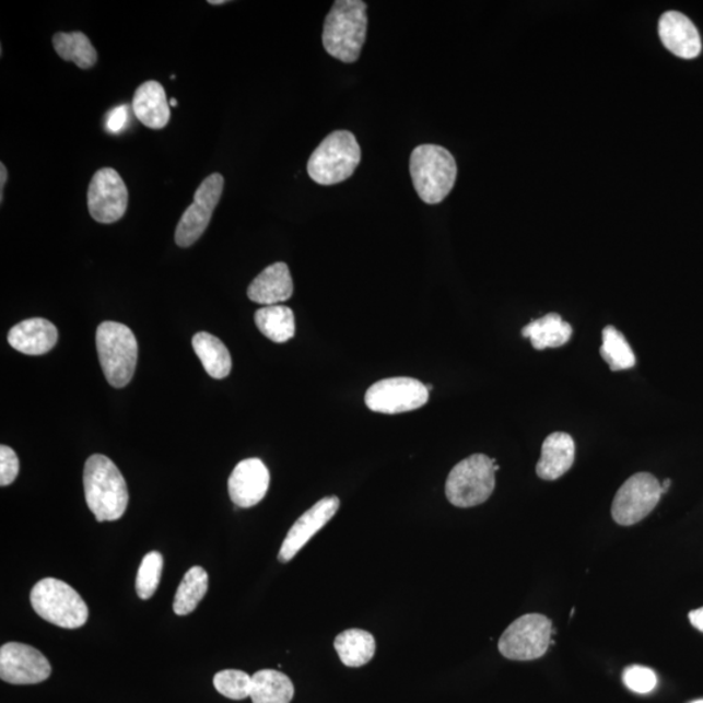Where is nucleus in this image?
<instances>
[{
	"label": "nucleus",
	"mask_w": 703,
	"mask_h": 703,
	"mask_svg": "<svg viewBox=\"0 0 703 703\" xmlns=\"http://www.w3.org/2000/svg\"><path fill=\"white\" fill-rule=\"evenodd\" d=\"M415 192L427 204L441 203L455 187L457 166L454 155L440 145H420L411 155Z\"/></svg>",
	"instance_id": "nucleus-3"
},
{
	"label": "nucleus",
	"mask_w": 703,
	"mask_h": 703,
	"mask_svg": "<svg viewBox=\"0 0 703 703\" xmlns=\"http://www.w3.org/2000/svg\"><path fill=\"white\" fill-rule=\"evenodd\" d=\"M270 484L268 467L257 457L237 464L230 476L229 493L231 501L241 508L257 506L266 494Z\"/></svg>",
	"instance_id": "nucleus-15"
},
{
	"label": "nucleus",
	"mask_w": 703,
	"mask_h": 703,
	"mask_svg": "<svg viewBox=\"0 0 703 703\" xmlns=\"http://www.w3.org/2000/svg\"><path fill=\"white\" fill-rule=\"evenodd\" d=\"M691 703H703V700L693 701Z\"/></svg>",
	"instance_id": "nucleus-40"
},
{
	"label": "nucleus",
	"mask_w": 703,
	"mask_h": 703,
	"mask_svg": "<svg viewBox=\"0 0 703 703\" xmlns=\"http://www.w3.org/2000/svg\"><path fill=\"white\" fill-rule=\"evenodd\" d=\"M52 44L61 59L73 61L81 70H89L97 63L98 54L84 33H57Z\"/></svg>",
	"instance_id": "nucleus-26"
},
{
	"label": "nucleus",
	"mask_w": 703,
	"mask_h": 703,
	"mask_svg": "<svg viewBox=\"0 0 703 703\" xmlns=\"http://www.w3.org/2000/svg\"><path fill=\"white\" fill-rule=\"evenodd\" d=\"M7 181V168L4 166V163L0 165V202H3L4 198V186Z\"/></svg>",
	"instance_id": "nucleus-35"
},
{
	"label": "nucleus",
	"mask_w": 703,
	"mask_h": 703,
	"mask_svg": "<svg viewBox=\"0 0 703 703\" xmlns=\"http://www.w3.org/2000/svg\"><path fill=\"white\" fill-rule=\"evenodd\" d=\"M361 162V148L354 134L336 131L314 150L308 173L320 186H336L353 175Z\"/></svg>",
	"instance_id": "nucleus-6"
},
{
	"label": "nucleus",
	"mask_w": 703,
	"mask_h": 703,
	"mask_svg": "<svg viewBox=\"0 0 703 703\" xmlns=\"http://www.w3.org/2000/svg\"><path fill=\"white\" fill-rule=\"evenodd\" d=\"M333 647L347 667H363L374 658L375 640L363 630H348L338 634Z\"/></svg>",
	"instance_id": "nucleus-25"
},
{
	"label": "nucleus",
	"mask_w": 703,
	"mask_h": 703,
	"mask_svg": "<svg viewBox=\"0 0 703 703\" xmlns=\"http://www.w3.org/2000/svg\"><path fill=\"white\" fill-rule=\"evenodd\" d=\"M295 694L289 676L277 670H261L251 676L250 699L254 703H291Z\"/></svg>",
	"instance_id": "nucleus-22"
},
{
	"label": "nucleus",
	"mask_w": 703,
	"mask_h": 703,
	"mask_svg": "<svg viewBox=\"0 0 703 703\" xmlns=\"http://www.w3.org/2000/svg\"><path fill=\"white\" fill-rule=\"evenodd\" d=\"M209 3L216 5V4H224L225 2H224V0H218V2H215V0H210Z\"/></svg>",
	"instance_id": "nucleus-37"
},
{
	"label": "nucleus",
	"mask_w": 703,
	"mask_h": 703,
	"mask_svg": "<svg viewBox=\"0 0 703 703\" xmlns=\"http://www.w3.org/2000/svg\"><path fill=\"white\" fill-rule=\"evenodd\" d=\"M97 351L105 377L113 387H126L132 380L138 365L139 345L129 327L104 323L97 330Z\"/></svg>",
	"instance_id": "nucleus-5"
},
{
	"label": "nucleus",
	"mask_w": 703,
	"mask_h": 703,
	"mask_svg": "<svg viewBox=\"0 0 703 703\" xmlns=\"http://www.w3.org/2000/svg\"><path fill=\"white\" fill-rule=\"evenodd\" d=\"M623 681L628 689L638 694L651 693L658 684L657 675L652 668L643 666L628 667L623 673Z\"/></svg>",
	"instance_id": "nucleus-31"
},
{
	"label": "nucleus",
	"mask_w": 703,
	"mask_h": 703,
	"mask_svg": "<svg viewBox=\"0 0 703 703\" xmlns=\"http://www.w3.org/2000/svg\"><path fill=\"white\" fill-rule=\"evenodd\" d=\"M214 687L224 698L242 701L250 698L251 676L241 670H224L214 676Z\"/></svg>",
	"instance_id": "nucleus-30"
},
{
	"label": "nucleus",
	"mask_w": 703,
	"mask_h": 703,
	"mask_svg": "<svg viewBox=\"0 0 703 703\" xmlns=\"http://www.w3.org/2000/svg\"><path fill=\"white\" fill-rule=\"evenodd\" d=\"M31 604L37 616L66 630L83 626L89 618L85 600L72 586L57 578H44L34 585Z\"/></svg>",
	"instance_id": "nucleus-7"
},
{
	"label": "nucleus",
	"mask_w": 703,
	"mask_h": 703,
	"mask_svg": "<svg viewBox=\"0 0 703 703\" xmlns=\"http://www.w3.org/2000/svg\"><path fill=\"white\" fill-rule=\"evenodd\" d=\"M339 507L340 501L338 496H326L324 500L314 504L311 509L306 511L302 517H298V520L293 524L289 535H286L281 551H279V561L282 563L291 562L292 559L298 554V551L302 550L327 523H330L331 518L337 515Z\"/></svg>",
	"instance_id": "nucleus-14"
},
{
	"label": "nucleus",
	"mask_w": 703,
	"mask_h": 703,
	"mask_svg": "<svg viewBox=\"0 0 703 703\" xmlns=\"http://www.w3.org/2000/svg\"><path fill=\"white\" fill-rule=\"evenodd\" d=\"M670 487H671V480H666L664 484H661V491H664V494L667 493Z\"/></svg>",
	"instance_id": "nucleus-36"
},
{
	"label": "nucleus",
	"mask_w": 703,
	"mask_h": 703,
	"mask_svg": "<svg viewBox=\"0 0 703 703\" xmlns=\"http://www.w3.org/2000/svg\"><path fill=\"white\" fill-rule=\"evenodd\" d=\"M132 110L143 126L152 129L165 128L171 119L165 87L159 81H147L140 85L134 93Z\"/></svg>",
	"instance_id": "nucleus-20"
},
{
	"label": "nucleus",
	"mask_w": 703,
	"mask_h": 703,
	"mask_svg": "<svg viewBox=\"0 0 703 703\" xmlns=\"http://www.w3.org/2000/svg\"><path fill=\"white\" fill-rule=\"evenodd\" d=\"M689 620H691L692 625L695 630L703 632V607L699 610H693L689 612Z\"/></svg>",
	"instance_id": "nucleus-34"
},
{
	"label": "nucleus",
	"mask_w": 703,
	"mask_h": 703,
	"mask_svg": "<svg viewBox=\"0 0 703 703\" xmlns=\"http://www.w3.org/2000/svg\"><path fill=\"white\" fill-rule=\"evenodd\" d=\"M659 36L667 50L682 59L698 58L702 50L701 37L695 25L680 12H666L660 17Z\"/></svg>",
	"instance_id": "nucleus-16"
},
{
	"label": "nucleus",
	"mask_w": 703,
	"mask_h": 703,
	"mask_svg": "<svg viewBox=\"0 0 703 703\" xmlns=\"http://www.w3.org/2000/svg\"><path fill=\"white\" fill-rule=\"evenodd\" d=\"M255 320L258 330L274 343H285L295 337V314L289 306H263L256 312Z\"/></svg>",
	"instance_id": "nucleus-24"
},
{
	"label": "nucleus",
	"mask_w": 703,
	"mask_h": 703,
	"mask_svg": "<svg viewBox=\"0 0 703 703\" xmlns=\"http://www.w3.org/2000/svg\"><path fill=\"white\" fill-rule=\"evenodd\" d=\"M19 459L15 450L9 446L0 447V484L9 487L19 474Z\"/></svg>",
	"instance_id": "nucleus-32"
},
{
	"label": "nucleus",
	"mask_w": 703,
	"mask_h": 703,
	"mask_svg": "<svg viewBox=\"0 0 703 703\" xmlns=\"http://www.w3.org/2000/svg\"><path fill=\"white\" fill-rule=\"evenodd\" d=\"M58 341V330L50 320L44 318L25 319L9 333V343L16 351L39 356L50 352Z\"/></svg>",
	"instance_id": "nucleus-17"
},
{
	"label": "nucleus",
	"mask_w": 703,
	"mask_h": 703,
	"mask_svg": "<svg viewBox=\"0 0 703 703\" xmlns=\"http://www.w3.org/2000/svg\"><path fill=\"white\" fill-rule=\"evenodd\" d=\"M552 623L541 613H527L502 634L500 652L511 660H535L543 657L551 645Z\"/></svg>",
	"instance_id": "nucleus-8"
},
{
	"label": "nucleus",
	"mask_w": 703,
	"mask_h": 703,
	"mask_svg": "<svg viewBox=\"0 0 703 703\" xmlns=\"http://www.w3.org/2000/svg\"><path fill=\"white\" fill-rule=\"evenodd\" d=\"M45 655L30 645L9 643L0 647V678L13 686L39 684L50 678Z\"/></svg>",
	"instance_id": "nucleus-13"
},
{
	"label": "nucleus",
	"mask_w": 703,
	"mask_h": 703,
	"mask_svg": "<svg viewBox=\"0 0 703 703\" xmlns=\"http://www.w3.org/2000/svg\"><path fill=\"white\" fill-rule=\"evenodd\" d=\"M128 189L114 168H102L92 177L87 188V210L95 222L112 224L125 216Z\"/></svg>",
	"instance_id": "nucleus-12"
},
{
	"label": "nucleus",
	"mask_w": 703,
	"mask_h": 703,
	"mask_svg": "<svg viewBox=\"0 0 703 703\" xmlns=\"http://www.w3.org/2000/svg\"><path fill=\"white\" fill-rule=\"evenodd\" d=\"M209 588L208 572L202 566H194L181 579L175 594L174 611L176 616L186 617L197 609Z\"/></svg>",
	"instance_id": "nucleus-27"
},
{
	"label": "nucleus",
	"mask_w": 703,
	"mask_h": 703,
	"mask_svg": "<svg viewBox=\"0 0 703 703\" xmlns=\"http://www.w3.org/2000/svg\"><path fill=\"white\" fill-rule=\"evenodd\" d=\"M575 441L566 433H552L544 440L537 474L544 481L561 479L575 462Z\"/></svg>",
	"instance_id": "nucleus-19"
},
{
	"label": "nucleus",
	"mask_w": 703,
	"mask_h": 703,
	"mask_svg": "<svg viewBox=\"0 0 703 703\" xmlns=\"http://www.w3.org/2000/svg\"><path fill=\"white\" fill-rule=\"evenodd\" d=\"M664 491L661 484L651 473L633 474L619 489L613 497L611 515L617 524L631 527L657 507Z\"/></svg>",
	"instance_id": "nucleus-9"
},
{
	"label": "nucleus",
	"mask_w": 703,
	"mask_h": 703,
	"mask_svg": "<svg viewBox=\"0 0 703 703\" xmlns=\"http://www.w3.org/2000/svg\"><path fill=\"white\" fill-rule=\"evenodd\" d=\"M169 106L176 107L177 101L175 98L168 101Z\"/></svg>",
	"instance_id": "nucleus-38"
},
{
	"label": "nucleus",
	"mask_w": 703,
	"mask_h": 703,
	"mask_svg": "<svg viewBox=\"0 0 703 703\" xmlns=\"http://www.w3.org/2000/svg\"><path fill=\"white\" fill-rule=\"evenodd\" d=\"M429 390L422 382L408 377L378 380L368 388L365 402L373 412L398 414L415 411L426 405Z\"/></svg>",
	"instance_id": "nucleus-10"
},
{
	"label": "nucleus",
	"mask_w": 703,
	"mask_h": 703,
	"mask_svg": "<svg viewBox=\"0 0 703 703\" xmlns=\"http://www.w3.org/2000/svg\"><path fill=\"white\" fill-rule=\"evenodd\" d=\"M194 350L211 378L223 379L232 368L231 354L222 340L209 332H198L192 340Z\"/></svg>",
	"instance_id": "nucleus-23"
},
{
	"label": "nucleus",
	"mask_w": 703,
	"mask_h": 703,
	"mask_svg": "<svg viewBox=\"0 0 703 703\" xmlns=\"http://www.w3.org/2000/svg\"><path fill=\"white\" fill-rule=\"evenodd\" d=\"M426 388H427L429 392L433 390V386H432V385H426Z\"/></svg>",
	"instance_id": "nucleus-39"
},
{
	"label": "nucleus",
	"mask_w": 703,
	"mask_h": 703,
	"mask_svg": "<svg viewBox=\"0 0 703 703\" xmlns=\"http://www.w3.org/2000/svg\"><path fill=\"white\" fill-rule=\"evenodd\" d=\"M497 470L495 460L483 454L456 464L446 482L448 502L459 508L480 506L494 493Z\"/></svg>",
	"instance_id": "nucleus-4"
},
{
	"label": "nucleus",
	"mask_w": 703,
	"mask_h": 703,
	"mask_svg": "<svg viewBox=\"0 0 703 703\" xmlns=\"http://www.w3.org/2000/svg\"><path fill=\"white\" fill-rule=\"evenodd\" d=\"M522 333L524 338L530 339L536 350L543 351L546 348H559L569 343L573 330L559 314L550 313L525 326Z\"/></svg>",
	"instance_id": "nucleus-21"
},
{
	"label": "nucleus",
	"mask_w": 703,
	"mask_h": 703,
	"mask_svg": "<svg viewBox=\"0 0 703 703\" xmlns=\"http://www.w3.org/2000/svg\"><path fill=\"white\" fill-rule=\"evenodd\" d=\"M128 121V107L119 106L107 115L106 128L108 132L119 133Z\"/></svg>",
	"instance_id": "nucleus-33"
},
{
	"label": "nucleus",
	"mask_w": 703,
	"mask_h": 703,
	"mask_svg": "<svg viewBox=\"0 0 703 703\" xmlns=\"http://www.w3.org/2000/svg\"><path fill=\"white\" fill-rule=\"evenodd\" d=\"M224 177L213 174L207 177L196 190L194 202L184 211L175 231V242L180 248H188L207 231L214 210L220 203Z\"/></svg>",
	"instance_id": "nucleus-11"
},
{
	"label": "nucleus",
	"mask_w": 703,
	"mask_h": 703,
	"mask_svg": "<svg viewBox=\"0 0 703 703\" xmlns=\"http://www.w3.org/2000/svg\"><path fill=\"white\" fill-rule=\"evenodd\" d=\"M84 490L87 507L98 523L116 522L125 515L129 502L127 482L108 457H89L84 469Z\"/></svg>",
	"instance_id": "nucleus-1"
},
{
	"label": "nucleus",
	"mask_w": 703,
	"mask_h": 703,
	"mask_svg": "<svg viewBox=\"0 0 703 703\" xmlns=\"http://www.w3.org/2000/svg\"><path fill=\"white\" fill-rule=\"evenodd\" d=\"M367 5L361 0H338L326 17L323 43L325 50L343 63L360 58L366 39Z\"/></svg>",
	"instance_id": "nucleus-2"
},
{
	"label": "nucleus",
	"mask_w": 703,
	"mask_h": 703,
	"mask_svg": "<svg viewBox=\"0 0 703 703\" xmlns=\"http://www.w3.org/2000/svg\"><path fill=\"white\" fill-rule=\"evenodd\" d=\"M163 571V556L159 551L149 552L143 556L138 578H136V591L143 599H150L159 589Z\"/></svg>",
	"instance_id": "nucleus-29"
},
{
	"label": "nucleus",
	"mask_w": 703,
	"mask_h": 703,
	"mask_svg": "<svg viewBox=\"0 0 703 703\" xmlns=\"http://www.w3.org/2000/svg\"><path fill=\"white\" fill-rule=\"evenodd\" d=\"M293 282L289 266L277 262L266 268L248 289L251 302L265 306L279 305L291 298Z\"/></svg>",
	"instance_id": "nucleus-18"
},
{
	"label": "nucleus",
	"mask_w": 703,
	"mask_h": 703,
	"mask_svg": "<svg viewBox=\"0 0 703 703\" xmlns=\"http://www.w3.org/2000/svg\"><path fill=\"white\" fill-rule=\"evenodd\" d=\"M600 356L609 364L612 372L628 371L636 365V356L623 333L613 326H606L602 331Z\"/></svg>",
	"instance_id": "nucleus-28"
}]
</instances>
